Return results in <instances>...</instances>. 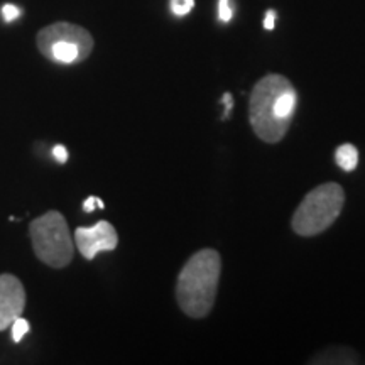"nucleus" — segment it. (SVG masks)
Wrapping results in <instances>:
<instances>
[{"instance_id": "1", "label": "nucleus", "mask_w": 365, "mask_h": 365, "mask_svg": "<svg viewBox=\"0 0 365 365\" xmlns=\"http://www.w3.org/2000/svg\"><path fill=\"white\" fill-rule=\"evenodd\" d=\"M296 107L298 91L286 76L266 75L255 83L250 93V125L259 139L267 144L279 143L289 129Z\"/></svg>"}, {"instance_id": "15", "label": "nucleus", "mask_w": 365, "mask_h": 365, "mask_svg": "<svg viewBox=\"0 0 365 365\" xmlns=\"http://www.w3.org/2000/svg\"><path fill=\"white\" fill-rule=\"evenodd\" d=\"M276 19H277V14L276 11H267L266 17H264V29L266 31H272L276 27Z\"/></svg>"}, {"instance_id": "2", "label": "nucleus", "mask_w": 365, "mask_h": 365, "mask_svg": "<svg viewBox=\"0 0 365 365\" xmlns=\"http://www.w3.org/2000/svg\"><path fill=\"white\" fill-rule=\"evenodd\" d=\"M220 272L222 259L217 250L202 249L191 255L176 282V301L182 313L191 318H203L212 312Z\"/></svg>"}, {"instance_id": "13", "label": "nucleus", "mask_w": 365, "mask_h": 365, "mask_svg": "<svg viewBox=\"0 0 365 365\" xmlns=\"http://www.w3.org/2000/svg\"><path fill=\"white\" fill-rule=\"evenodd\" d=\"M53 156H54V159H56L59 164H65L68 161V149L65 148V145H61V144L54 145Z\"/></svg>"}, {"instance_id": "14", "label": "nucleus", "mask_w": 365, "mask_h": 365, "mask_svg": "<svg viewBox=\"0 0 365 365\" xmlns=\"http://www.w3.org/2000/svg\"><path fill=\"white\" fill-rule=\"evenodd\" d=\"M222 103L225 105V112H223V120H227L228 117H230V112H232V108H234V97H232L230 93H223V97H222Z\"/></svg>"}, {"instance_id": "7", "label": "nucleus", "mask_w": 365, "mask_h": 365, "mask_svg": "<svg viewBox=\"0 0 365 365\" xmlns=\"http://www.w3.org/2000/svg\"><path fill=\"white\" fill-rule=\"evenodd\" d=\"M26 308V291L22 282L12 274L0 276V331L22 317Z\"/></svg>"}, {"instance_id": "16", "label": "nucleus", "mask_w": 365, "mask_h": 365, "mask_svg": "<svg viewBox=\"0 0 365 365\" xmlns=\"http://www.w3.org/2000/svg\"><path fill=\"white\" fill-rule=\"evenodd\" d=\"M97 202H98L97 196H88V198H86V202L83 203V210H85V212H86V213L93 212L95 207H97Z\"/></svg>"}, {"instance_id": "11", "label": "nucleus", "mask_w": 365, "mask_h": 365, "mask_svg": "<svg viewBox=\"0 0 365 365\" xmlns=\"http://www.w3.org/2000/svg\"><path fill=\"white\" fill-rule=\"evenodd\" d=\"M11 328H12V340L16 341V344H19V341L27 335V331H29L31 325H29V322H27V319L19 317L16 319V322L12 323Z\"/></svg>"}, {"instance_id": "5", "label": "nucleus", "mask_w": 365, "mask_h": 365, "mask_svg": "<svg viewBox=\"0 0 365 365\" xmlns=\"http://www.w3.org/2000/svg\"><path fill=\"white\" fill-rule=\"evenodd\" d=\"M38 48L43 56L61 65L85 61L93 49V38L83 27L71 22H56L38 33Z\"/></svg>"}, {"instance_id": "4", "label": "nucleus", "mask_w": 365, "mask_h": 365, "mask_svg": "<svg viewBox=\"0 0 365 365\" xmlns=\"http://www.w3.org/2000/svg\"><path fill=\"white\" fill-rule=\"evenodd\" d=\"M36 257L46 266L61 269L73 261V237L65 217L59 212H48L29 225Z\"/></svg>"}, {"instance_id": "3", "label": "nucleus", "mask_w": 365, "mask_h": 365, "mask_svg": "<svg viewBox=\"0 0 365 365\" xmlns=\"http://www.w3.org/2000/svg\"><path fill=\"white\" fill-rule=\"evenodd\" d=\"M345 203L344 188L339 182H323L304 196L296 208L293 230L301 237H313L325 232L339 218Z\"/></svg>"}, {"instance_id": "6", "label": "nucleus", "mask_w": 365, "mask_h": 365, "mask_svg": "<svg viewBox=\"0 0 365 365\" xmlns=\"http://www.w3.org/2000/svg\"><path fill=\"white\" fill-rule=\"evenodd\" d=\"M75 244L85 259H95L100 252H110L117 247L118 235L112 223L100 220L93 227H80L75 230Z\"/></svg>"}, {"instance_id": "10", "label": "nucleus", "mask_w": 365, "mask_h": 365, "mask_svg": "<svg viewBox=\"0 0 365 365\" xmlns=\"http://www.w3.org/2000/svg\"><path fill=\"white\" fill-rule=\"evenodd\" d=\"M234 0H218V21L227 24V22H230L232 17H234Z\"/></svg>"}, {"instance_id": "12", "label": "nucleus", "mask_w": 365, "mask_h": 365, "mask_svg": "<svg viewBox=\"0 0 365 365\" xmlns=\"http://www.w3.org/2000/svg\"><path fill=\"white\" fill-rule=\"evenodd\" d=\"M19 16H21V11L16 6H12V4H6V6L2 7V17L6 22L16 21Z\"/></svg>"}, {"instance_id": "8", "label": "nucleus", "mask_w": 365, "mask_h": 365, "mask_svg": "<svg viewBox=\"0 0 365 365\" xmlns=\"http://www.w3.org/2000/svg\"><path fill=\"white\" fill-rule=\"evenodd\" d=\"M335 161L344 171H354L359 164V150L352 144H341L335 153Z\"/></svg>"}, {"instance_id": "9", "label": "nucleus", "mask_w": 365, "mask_h": 365, "mask_svg": "<svg viewBox=\"0 0 365 365\" xmlns=\"http://www.w3.org/2000/svg\"><path fill=\"white\" fill-rule=\"evenodd\" d=\"M195 0H170V9L176 17H185L193 11Z\"/></svg>"}]
</instances>
